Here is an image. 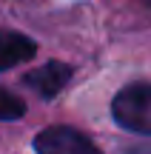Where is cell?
Returning <instances> with one entry per match:
<instances>
[{"label":"cell","instance_id":"2","mask_svg":"<svg viewBox=\"0 0 151 154\" xmlns=\"http://www.w3.org/2000/svg\"><path fill=\"white\" fill-rule=\"evenodd\" d=\"M34 149L40 154H97V146L83 131L68 126H51L34 137Z\"/></svg>","mask_w":151,"mask_h":154},{"label":"cell","instance_id":"5","mask_svg":"<svg viewBox=\"0 0 151 154\" xmlns=\"http://www.w3.org/2000/svg\"><path fill=\"white\" fill-rule=\"evenodd\" d=\"M26 114V103L17 94L0 88V120H20Z\"/></svg>","mask_w":151,"mask_h":154},{"label":"cell","instance_id":"1","mask_svg":"<svg viewBox=\"0 0 151 154\" xmlns=\"http://www.w3.org/2000/svg\"><path fill=\"white\" fill-rule=\"evenodd\" d=\"M111 114L125 131L151 137V83H131L117 91Z\"/></svg>","mask_w":151,"mask_h":154},{"label":"cell","instance_id":"3","mask_svg":"<svg viewBox=\"0 0 151 154\" xmlns=\"http://www.w3.org/2000/svg\"><path fill=\"white\" fill-rule=\"evenodd\" d=\"M68 80H71V69L66 63H57V60H51V63H46V66H40V69L26 74V86L32 91H37L40 97H46V100L57 97Z\"/></svg>","mask_w":151,"mask_h":154},{"label":"cell","instance_id":"4","mask_svg":"<svg viewBox=\"0 0 151 154\" xmlns=\"http://www.w3.org/2000/svg\"><path fill=\"white\" fill-rule=\"evenodd\" d=\"M37 54V43L20 32H9L0 29V72L3 69H14L17 63H26Z\"/></svg>","mask_w":151,"mask_h":154}]
</instances>
